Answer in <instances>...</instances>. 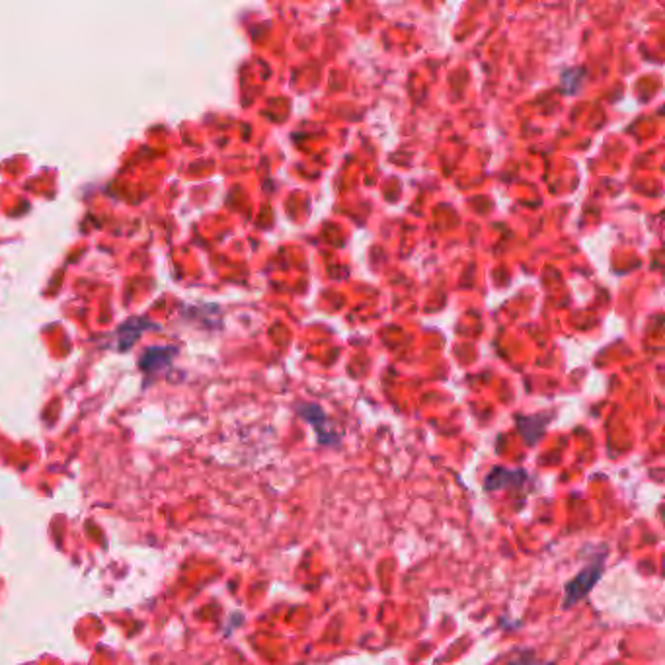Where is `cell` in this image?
<instances>
[{"instance_id": "1", "label": "cell", "mask_w": 665, "mask_h": 665, "mask_svg": "<svg viewBox=\"0 0 665 665\" xmlns=\"http://www.w3.org/2000/svg\"><path fill=\"white\" fill-rule=\"evenodd\" d=\"M605 558L607 554H599L593 560V562H589L586 568H583L578 576H574L566 583L564 603H562L564 609H570V607L578 605L583 598H588L595 586H598V581L603 576Z\"/></svg>"}, {"instance_id": "2", "label": "cell", "mask_w": 665, "mask_h": 665, "mask_svg": "<svg viewBox=\"0 0 665 665\" xmlns=\"http://www.w3.org/2000/svg\"><path fill=\"white\" fill-rule=\"evenodd\" d=\"M525 481H527V472L525 471H509L504 466H496L494 471H490L484 481V488L488 492H498L504 488H519Z\"/></svg>"}, {"instance_id": "3", "label": "cell", "mask_w": 665, "mask_h": 665, "mask_svg": "<svg viewBox=\"0 0 665 665\" xmlns=\"http://www.w3.org/2000/svg\"><path fill=\"white\" fill-rule=\"evenodd\" d=\"M170 355L172 349L170 347H153L143 355L141 359V367L145 371H155L158 367H165L170 364Z\"/></svg>"}]
</instances>
